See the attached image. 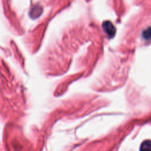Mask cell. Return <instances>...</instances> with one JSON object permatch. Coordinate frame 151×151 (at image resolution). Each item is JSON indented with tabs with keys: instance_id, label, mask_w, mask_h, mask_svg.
I'll list each match as a JSON object with an SVG mask.
<instances>
[{
	"instance_id": "6da1fadb",
	"label": "cell",
	"mask_w": 151,
	"mask_h": 151,
	"mask_svg": "<svg viewBox=\"0 0 151 151\" xmlns=\"http://www.w3.org/2000/svg\"><path fill=\"white\" fill-rule=\"evenodd\" d=\"M103 28L109 38H113L116 34V28L113 24L109 21L103 22L102 24Z\"/></svg>"
},
{
	"instance_id": "7a4b0ae2",
	"label": "cell",
	"mask_w": 151,
	"mask_h": 151,
	"mask_svg": "<svg viewBox=\"0 0 151 151\" xmlns=\"http://www.w3.org/2000/svg\"><path fill=\"white\" fill-rule=\"evenodd\" d=\"M42 9L41 6L37 5L32 7L29 11V15L31 18L36 19L41 15V14H42Z\"/></svg>"
},
{
	"instance_id": "3957f363",
	"label": "cell",
	"mask_w": 151,
	"mask_h": 151,
	"mask_svg": "<svg viewBox=\"0 0 151 151\" xmlns=\"http://www.w3.org/2000/svg\"><path fill=\"white\" fill-rule=\"evenodd\" d=\"M140 151H151V141L146 140L141 145Z\"/></svg>"
},
{
	"instance_id": "277c9868",
	"label": "cell",
	"mask_w": 151,
	"mask_h": 151,
	"mask_svg": "<svg viewBox=\"0 0 151 151\" xmlns=\"http://www.w3.org/2000/svg\"><path fill=\"white\" fill-rule=\"evenodd\" d=\"M143 37L145 39H149L151 37V28H148L143 32Z\"/></svg>"
}]
</instances>
